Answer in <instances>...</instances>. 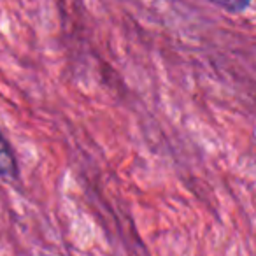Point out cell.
<instances>
[{
    "instance_id": "1",
    "label": "cell",
    "mask_w": 256,
    "mask_h": 256,
    "mask_svg": "<svg viewBox=\"0 0 256 256\" xmlns=\"http://www.w3.org/2000/svg\"><path fill=\"white\" fill-rule=\"evenodd\" d=\"M16 174H18V164H16L14 151L0 132V176L2 178H16Z\"/></svg>"
},
{
    "instance_id": "2",
    "label": "cell",
    "mask_w": 256,
    "mask_h": 256,
    "mask_svg": "<svg viewBox=\"0 0 256 256\" xmlns=\"http://www.w3.org/2000/svg\"><path fill=\"white\" fill-rule=\"evenodd\" d=\"M210 2L228 12H242L251 4V0H210Z\"/></svg>"
}]
</instances>
